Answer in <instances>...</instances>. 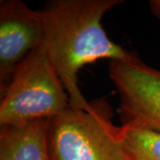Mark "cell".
Listing matches in <instances>:
<instances>
[{
  "label": "cell",
  "instance_id": "obj_4",
  "mask_svg": "<svg viewBox=\"0 0 160 160\" xmlns=\"http://www.w3.org/2000/svg\"><path fill=\"white\" fill-rule=\"evenodd\" d=\"M109 74L119 94L123 125L160 132V69L141 60L112 61Z\"/></svg>",
  "mask_w": 160,
  "mask_h": 160
},
{
  "label": "cell",
  "instance_id": "obj_5",
  "mask_svg": "<svg viewBox=\"0 0 160 160\" xmlns=\"http://www.w3.org/2000/svg\"><path fill=\"white\" fill-rule=\"evenodd\" d=\"M42 11L30 9L22 0L0 5V94L6 90L18 65L44 42Z\"/></svg>",
  "mask_w": 160,
  "mask_h": 160
},
{
  "label": "cell",
  "instance_id": "obj_8",
  "mask_svg": "<svg viewBox=\"0 0 160 160\" xmlns=\"http://www.w3.org/2000/svg\"><path fill=\"white\" fill-rule=\"evenodd\" d=\"M149 6L153 15L160 21V0H150Z\"/></svg>",
  "mask_w": 160,
  "mask_h": 160
},
{
  "label": "cell",
  "instance_id": "obj_3",
  "mask_svg": "<svg viewBox=\"0 0 160 160\" xmlns=\"http://www.w3.org/2000/svg\"><path fill=\"white\" fill-rule=\"evenodd\" d=\"M69 98L44 42L14 69L1 93L0 126H22L66 111Z\"/></svg>",
  "mask_w": 160,
  "mask_h": 160
},
{
  "label": "cell",
  "instance_id": "obj_1",
  "mask_svg": "<svg viewBox=\"0 0 160 160\" xmlns=\"http://www.w3.org/2000/svg\"><path fill=\"white\" fill-rule=\"evenodd\" d=\"M123 0H52L42 10L44 45L69 95L70 107H91L78 85V71L102 59L122 62L141 60L135 52L114 43L103 29L106 12Z\"/></svg>",
  "mask_w": 160,
  "mask_h": 160
},
{
  "label": "cell",
  "instance_id": "obj_7",
  "mask_svg": "<svg viewBox=\"0 0 160 160\" xmlns=\"http://www.w3.org/2000/svg\"><path fill=\"white\" fill-rule=\"evenodd\" d=\"M131 160H160V132L122 126Z\"/></svg>",
  "mask_w": 160,
  "mask_h": 160
},
{
  "label": "cell",
  "instance_id": "obj_6",
  "mask_svg": "<svg viewBox=\"0 0 160 160\" xmlns=\"http://www.w3.org/2000/svg\"><path fill=\"white\" fill-rule=\"evenodd\" d=\"M49 119L22 126H0V160H52Z\"/></svg>",
  "mask_w": 160,
  "mask_h": 160
},
{
  "label": "cell",
  "instance_id": "obj_2",
  "mask_svg": "<svg viewBox=\"0 0 160 160\" xmlns=\"http://www.w3.org/2000/svg\"><path fill=\"white\" fill-rule=\"evenodd\" d=\"M48 144L52 160H131L123 127L115 126L103 99L50 118Z\"/></svg>",
  "mask_w": 160,
  "mask_h": 160
}]
</instances>
